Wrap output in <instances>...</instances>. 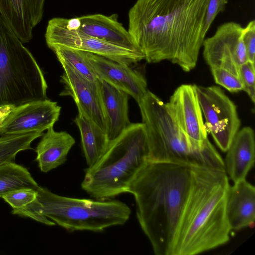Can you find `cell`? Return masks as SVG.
I'll list each match as a JSON object with an SVG mask.
<instances>
[{
	"label": "cell",
	"instance_id": "cell-1",
	"mask_svg": "<svg viewBox=\"0 0 255 255\" xmlns=\"http://www.w3.org/2000/svg\"><path fill=\"white\" fill-rule=\"evenodd\" d=\"M209 0H136L128 29L148 63L167 60L188 72L197 65L206 34Z\"/></svg>",
	"mask_w": 255,
	"mask_h": 255
},
{
	"label": "cell",
	"instance_id": "cell-2",
	"mask_svg": "<svg viewBox=\"0 0 255 255\" xmlns=\"http://www.w3.org/2000/svg\"><path fill=\"white\" fill-rule=\"evenodd\" d=\"M194 166L147 161L128 190L135 199L139 224L156 255H172L192 187Z\"/></svg>",
	"mask_w": 255,
	"mask_h": 255
},
{
	"label": "cell",
	"instance_id": "cell-3",
	"mask_svg": "<svg viewBox=\"0 0 255 255\" xmlns=\"http://www.w3.org/2000/svg\"><path fill=\"white\" fill-rule=\"evenodd\" d=\"M190 195L172 255H194L227 243L232 231L226 203L230 186L225 171L194 166Z\"/></svg>",
	"mask_w": 255,
	"mask_h": 255
},
{
	"label": "cell",
	"instance_id": "cell-4",
	"mask_svg": "<svg viewBox=\"0 0 255 255\" xmlns=\"http://www.w3.org/2000/svg\"><path fill=\"white\" fill-rule=\"evenodd\" d=\"M137 104L146 135L148 161L223 168L224 161L208 138L202 145L190 139L157 96L148 90Z\"/></svg>",
	"mask_w": 255,
	"mask_h": 255
},
{
	"label": "cell",
	"instance_id": "cell-5",
	"mask_svg": "<svg viewBox=\"0 0 255 255\" xmlns=\"http://www.w3.org/2000/svg\"><path fill=\"white\" fill-rule=\"evenodd\" d=\"M148 157L144 127L142 123H131L110 141L101 157L85 170L81 187L91 197L99 200L127 193Z\"/></svg>",
	"mask_w": 255,
	"mask_h": 255
},
{
	"label": "cell",
	"instance_id": "cell-6",
	"mask_svg": "<svg viewBox=\"0 0 255 255\" xmlns=\"http://www.w3.org/2000/svg\"><path fill=\"white\" fill-rule=\"evenodd\" d=\"M43 73L0 14V107L47 99Z\"/></svg>",
	"mask_w": 255,
	"mask_h": 255
},
{
	"label": "cell",
	"instance_id": "cell-7",
	"mask_svg": "<svg viewBox=\"0 0 255 255\" xmlns=\"http://www.w3.org/2000/svg\"><path fill=\"white\" fill-rule=\"evenodd\" d=\"M36 207L41 216L71 232H102L112 226L123 225L131 210L119 200H93L63 196L46 188L37 189Z\"/></svg>",
	"mask_w": 255,
	"mask_h": 255
},
{
	"label": "cell",
	"instance_id": "cell-8",
	"mask_svg": "<svg viewBox=\"0 0 255 255\" xmlns=\"http://www.w3.org/2000/svg\"><path fill=\"white\" fill-rule=\"evenodd\" d=\"M47 46L59 45L92 53L129 66L144 59L143 54L86 34L69 26L67 18L54 17L48 22L45 33Z\"/></svg>",
	"mask_w": 255,
	"mask_h": 255
},
{
	"label": "cell",
	"instance_id": "cell-9",
	"mask_svg": "<svg viewBox=\"0 0 255 255\" xmlns=\"http://www.w3.org/2000/svg\"><path fill=\"white\" fill-rule=\"evenodd\" d=\"M195 89L206 130L220 149L226 152L241 126L237 107L218 86L195 85Z\"/></svg>",
	"mask_w": 255,
	"mask_h": 255
},
{
	"label": "cell",
	"instance_id": "cell-10",
	"mask_svg": "<svg viewBox=\"0 0 255 255\" xmlns=\"http://www.w3.org/2000/svg\"><path fill=\"white\" fill-rule=\"evenodd\" d=\"M243 29L235 22H227L218 27L213 36L204 39L203 57L210 68H221L240 78V67L248 61Z\"/></svg>",
	"mask_w": 255,
	"mask_h": 255
},
{
	"label": "cell",
	"instance_id": "cell-11",
	"mask_svg": "<svg viewBox=\"0 0 255 255\" xmlns=\"http://www.w3.org/2000/svg\"><path fill=\"white\" fill-rule=\"evenodd\" d=\"M61 64L64 72L60 81L64 88L59 96L71 97L77 108L81 109L107 133V122L102 99L101 81H89L70 66L65 63Z\"/></svg>",
	"mask_w": 255,
	"mask_h": 255
},
{
	"label": "cell",
	"instance_id": "cell-12",
	"mask_svg": "<svg viewBox=\"0 0 255 255\" xmlns=\"http://www.w3.org/2000/svg\"><path fill=\"white\" fill-rule=\"evenodd\" d=\"M61 107L47 99L15 107L0 125V136L43 132L58 120Z\"/></svg>",
	"mask_w": 255,
	"mask_h": 255
},
{
	"label": "cell",
	"instance_id": "cell-13",
	"mask_svg": "<svg viewBox=\"0 0 255 255\" xmlns=\"http://www.w3.org/2000/svg\"><path fill=\"white\" fill-rule=\"evenodd\" d=\"M165 105L178 128L192 141L201 145L208 136L195 85H180Z\"/></svg>",
	"mask_w": 255,
	"mask_h": 255
},
{
	"label": "cell",
	"instance_id": "cell-14",
	"mask_svg": "<svg viewBox=\"0 0 255 255\" xmlns=\"http://www.w3.org/2000/svg\"><path fill=\"white\" fill-rule=\"evenodd\" d=\"M82 51L99 80L125 92L137 103L147 91L146 79L140 72L103 56Z\"/></svg>",
	"mask_w": 255,
	"mask_h": 255
},
{
	"label": "cell",
	"instance_id": "cell-15",
	"mask_svg": "<svg viewBox=\"0 0 255 255\" xmlns=\"http://www.w3.org/2000/svg\"><path fill=\"white\" fill-rule=\"evenodd\" d=\"M68 25L89 36L132 50L141 52L118 15L93 14L68 19Z\"/></svg>",
	"mask_w": 255,
	"mask_h": 255
},
{
	"label": "cell",
	"instance_id": "cell-16",
	"mask_svg": "<svg viewBox=\"0 0 255 255\" xmlns=\"http://www.w3.org/2000/svg\"><path fill=\"white\" fill-rule=\"evenodd\" d=\"M226 211L231 230L252 227L255 221V188L246 179L229 186Z\"/></svg>",
	"mask_w": 255,
	"mask_h": 255
},
{
	"label": "cell",
	"instance_id": "cell-17",
	"mask_svg": "<svg viewBox=\"0 0 255 255\" xmlns=\"http://www.w3.org/2000/svg\"><path fill=\"white\" fill-rule=\"evenodd\" d=\"M226 152L224 162L226 173L234 183L246 179L255 162V141L253 128L245 127L239 130Z\"/></svg>",
	"mask_w": 255,
	"mask_h": 255
},
{
	"label": "cell",
	"instance_id": "cell-18",
	"mask_svg": "<svg viewBox=\"0 0 255 255\" xmlns=\"http://www.w3.org/2000/svg\"><path fill=\"white\" fill-rule=\"evenodd\" d=\"M42 136L35 149L36 160L41 171L47 172L66 161L75 140L65 131H55L53 127L47 129Z\"/></svg>",
	"mask_w": 255,
	"mask_h": 255
},
{
	"label": "cell",
	"instance_id": "cell-19",
	"mask_svg": "<svg viewBox=\"0 0 255 255\" xmlns=\"http://www.w3.org/2000/svg\"><path fill=\"white\" fill-rule=\"evenodd\" d=\"M102 99L107 122L110 141L116 138L131 124L128 117V95L101 81Z\"/></svg>",
	"mask_w": 255,
	"mask_h": 255
},
{
	"label": "cell",
	"instance_id": "cell-20",
	"mask_svg": "<svg viewBox=\"0 0 255 255\" xmlns=\"http://www.w3.org/2000/svg\"><path fill=\"white\" fill-rule=\"evenodd\" d=\"M74 122L79 128L81 145L88 167L94 164L104 154L110 142L108 134L80 109Z\"/></svg>",
	"mask_w": 255,
	"mask_h": 255
},
{
	"label": "cell",
	"instance_id": "cell-21",
	"mask_svg": "<svg viewBox=\"0 0 255 255\" xmlns=\"http://www.w3.org/2000/svg\"><path fill=\"white\" fill-rule=\"evenodd\" d=\"M0 14L23 43L31 40L33 27L28 0H0Z\"/></svg>",
	"mask_w": 255,
	"mask_h": 255
},
{
	"label": "cell",
	"instance_id": "cell-22",
	"mask_svg": "<svg viewBox=\"0 0 255 255\" xmlns=\"http://www.w3.org/2000/svg\"><path fill=\"white\" fill-rule=\"evenodd\" d=\"M39 186L28 170L23 166L14 162L0 165V197L19 189L37 190Z\"/></svg>",
	"mask_w": 255,
	"mask_h": 255
},
{
	"label": "cell",
	"instance_id": "cell-23",
	"mask_svg": "<svg viewBox=\"0 0 255 255\" xmlns=\"http://www.w3.org/2000/svg\"><path fill=\"white\" fill-rule=\"evenodd\" d=\"M43 132L33 131L28 132L3 135L0 137V165L8 162H14L20 151L32 149L31 142L43 135Z\"/></svg>",
	"mask_w": 255,
	"mask_h": 255
},
{
	"label": "cell",
	"instance_id": "cell-24",
	"mask_svg": "<svg viewBox=\"0 0 255 255\" xmlns=\"http://www.w3.org/2000/svg\"><path fill=\"white\" fill-rule=\"evenodd\" d=\"M49 48L54 52L60 64L70 66L89 81L94 82L99 80L82 51L59 45L52 46Z\"/></svg>",
	"mask_w": 255,
	"mask_h": 255
},
{
	"label": "cell",
	"instance_id": "cell-25",
	"mask_svg": "<svg viewBox=\"0 0 255 255\" xmlns=\"http://www.w3.org/2000/svg\"><path fill=\"white\" fill-rule=\"evenodd\" d=\"M215 83L232 93L244 90L243 82L239 77L221 68H211Z\"/></svg>",
	"mask_w": 255,
	"mask_h": 255
},
{
	"label": "cell",
	"instance_id": "cell-26",
	"mask_svg": "<svg viewBox=\"0 0 255 255\" xmlns=\"http://www.w3.org/2000/svg\"><path fill=\"white\" fill-rule=\"evenodd\" d=\"M37 190L30 188H22L8 193L2 198L9 204L13 210L21 209L37 198Z\"/></svg>",
	"mask_w": 255,
	"mask_h": 255
},
{
	"label": "cell",
	"instance_id": "cell-27",
	"mask_svg": "<svg viewBox=\"0 0 255 255\" xmlns=\"http://www.w3.org/2000/svg\"><path fill=\"white\" fill-rule=\"evenodd\" d=\"M240 77L245 91L253 103L255 101V63L247 61L240 67Z\"/></svg>",
	"mask_w": 255,
	"mask_h": 255
},
{
	"label": "cell",
	"instance_id": "cell-28",
	"mask_svg": "<svg viewBox=\"0 0 255 255\" xmlns=\"http://www.w3.org/2000/svg\"><path fill=\"white\" fill-rule=\"evenodd\" d=\"M242 37L248 61L255 63V21L254 20L250 21L244 28Z\"/></svg>",
	"mask_w": 255,
	"mask_h": 255
},
{
	"label": "cell",
	"instance_id": "cell-29",
	"mask_svg": "<svg viewBox=\"0 0 255 255\" xmlns=\"http://www.w3.org/2000/svg\"><path fill=\"white\" fill-rule=\"evenodd\" d=\"M228 0H209L206 12L204 32L206 34L217 14L224 10Z\"/></svg>",
	"mask_w": 255,
	"mask_h": 255
},
{
	"label": "cell",
	"instance_id": "cell-30",
	"mask_svg": "<svg viewBox=\"0 0 255 255\" xmlns=\"http://www.w3.org/2000/svg\"><path fill=\"white\" fill-rule=\"evenodd\" d=\"M35 200L21 209L12 210V213L21 216L31 218L47 225H55V223L53 221L49 220L48 218L46 217L40 215L38 213L35 205Z\"/></svg>",
	"mask_w": 255,
	"mask_h": 255
},
{
	"label": "cell",
	"instance_id": "cell-31",
	"mask_svg": "<svg viewBox=\"0 0 255 255\" xmlns=\"http://www.w3.org/2000/svg\"><path fill=\"white\" fill-rule=\"evenodd\" d=\"M45 0H28V7L33 27L42 20Z\"/></svg>",
	"mask_w": 255,
	"mask_h": 255
},
{
	"label": "cell",
	"instance_id": "cell-32",
	"mask_svg": "<svg viewBox=\"0 0 255 255\" xmlns=\"http://www.w3.org/2000/svg\"><path fill=\"white\" fill-rule=\"evenodd\" d=\"M14 107L11 105L0 107V125Z\"/></svg>",
	"mask_w": 255,
	"mask_h": 255
}]
</instances>
